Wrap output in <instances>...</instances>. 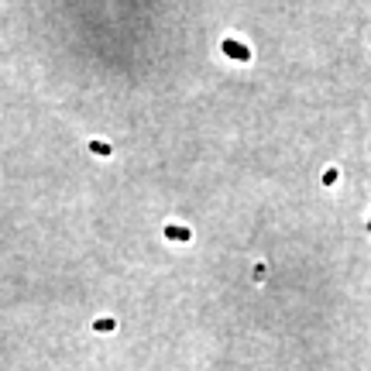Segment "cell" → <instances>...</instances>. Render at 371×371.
Segmentation results:
<instances>
[{
	"instance_id": "obj_1",
	"label": "cell",
	"mask_w": 371,
	"mask_h": 371,
	"mask_svg": "<svg viewBox=\"0 0 371 371\" xmlns=\"http://www.w3.org/2000/svg\"><path fill=\"white\" fill-rule=\"evenodd\" d=\"M224 48H227V52H231V55H241V59H244V55H248V52H244V48H241V45H234V41H227V45H224Z\"/></svg>"
}]
</instances>
